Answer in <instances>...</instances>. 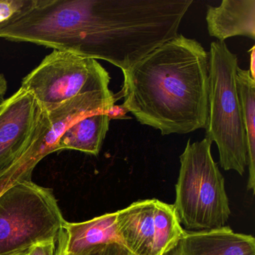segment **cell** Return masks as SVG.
<instances>
[{
	"label": "cell",
	"instance_id": "cell-1",
	"mask_svg": "<svg viewBox=\"0 0 255 255\" xmlns=\"http://www.w3.org/2000/svg\"><path fill=\"white\" fill-rule=\"evenodd\" d=\"M210 56L201 43L177 35L123 71L119 95L141 125L162 135L206 129Z\"/></svg>",
	"mask_w": 255,
	"mask_h": 255
},
{
	"label": "cell",
	"instance_id": "cell-2",
	"mask_svg": "<svg viewBox=\"0 0 255 255\" xmlns=\"http://www.w3.org/2000/svg\"><path fill=\"white\" fill-rule=\"evenodd\" d=\"M212 141L188 140L180 156V168L173 204L180 225L189 231L226 226L231 216L225 178L211 153Z\"/></svg>",
	"mask_w": 255,
	"mask_h": 255
},
{
	"label": "cell",
	"instance_id": "cell-3",
	"mask_svg": "<svg viewBox=\"0 0 255 255\" xmlns=\"http://www.w3.org/2000/svg\"><path fill=\"white\" fill-rule=\"evenodd\" d=\"M209 56V116L205 138L217 145L223 169L243 175L248 166V153L237 86L238 59L220 41L211 43Z\"/></svg>",
	"mask_w": 255,
	"mask_h": 255
},
{
	"label": "cell",
	"instance_id": "cell-4",
	"mask_svg": "<svg viewBox=\"0 0 255 255\" xmlns=\"http://www.w3.org/2000/svg\"><path fill=\"white\" fill-rule=\"evenodd\" d=\"M67 221L53 190L31 180L0 195V255L28 252L40 242L57 241Z\"/></svg>",
	"mask_w": 255,
	"mask_h": 255
},
{
	"label": "cell",
	"instance_id": "cell-5",
	"mask_svg": "<svg viewBox=\"0 0 255 255\" xmlns=\"http://www.w3.org/2000/svg\"><path fill=\"white\" fill-rule=\"evenodd\" d=\"M110 76L93 59L53 50L24 77L20 89L49 110L79 95L109 87Z\"/></svg>",
	"mask_w": 255,
	"mask_h": 255
},
{
	"label": "cell",
	"instance_id": "cell-6",
	"mask_svg": "<svg viewBox=\"0 0 255 255\" xmlns=\"http://www.w3.org/2000/svg\"><path fill=\"white\" fill-rule=\"evenodd\" d=\"M122 244L135 255H164L183 237L174 206L159 200H138L116 212Z\"/></svg>",
	"mask_w": 255,
	"mask_h": 255
},
{
	"label": "cell",
	"instance_id": "cell-7",
	"mask_svg": "<svg viewBox=\"0 0 255 255\" xmlns=\"http://www.w3.org/2000/svg\"><path fill=\"white\" fill-rule=\"evenodd\" d=\"M43 113L33 95L22 89L0 104V173L28 150Z\"/></svg>",
	"mask_w": 255,
	"mask_h": 255
},
{
	"label": "cell",
	"instance_id": "cell-8",
	"mask_svg": "<svg viewBox=\"0 0 255 255\" xmlns=\"http://www.w3.org/2000/svg\"><path fill=\"white\" fill-rule=\"evenodd\" d=\"M164 255H255V239L235 233L228 226L212 231H186Z\"/></svg>",
	"mask_w": 255,
	"mask_h": 255
},
{
	"label": "cell",
	"instance_id": "cell-9",
	"mask_svg": "<svg viewBox=\"0 0 255 255\" xmlns=\"http://www.w3.org/2000/svg\"><path fill=\"white\" fill-rule=\"evenodd\" d=\"M209 35L220 42L232 37L255 40V0H223L206 13Z\"/></svg>",
	"mask_w": 255,
	"mask_h": 255
},
{
	"label": "cell",
	"instance_id": "cell-10",
	"mask_svg": "<svg viewBox=\"0 0 255 255\" xmlns=\"http://www.w3.org/2000/svg\"><path fill=\"white\" fill-rule=\"evenodd\" d=\"M116 220V212H114L86 222H66L64 229L66 234L67 255H83L93 248L110 243L123 245Z\"/></svg>",
	"mask_w": 255,
	"mask_h": 255
},
{
	"label": "cell",
	"instance_id": "cell-11",
	"mask_svg": "<svg viewBox=\"0 0 255 255\" xmlns=\"http://www.w3.org/2000/svg\"><path fill=\"white\" fill-rule=\"evenodd\" d=\"M107 112H94L71 124L59 138L58 151L79 150L98 156L110 128Z\"/></svg>",
	"mask_w": 255,
	"mask_h": 255
},
{
	"label": "cell",
	"instance_id": "cell-12",
	"mask_svg": "<svg viewBox=\"0 0 255 255\" xmlns=\"http://www.w3.org/2000/svg\"><path fill=\"white\" fill-rule=\"evenodd\" d=\"M237 86L243 110L249 176L248 190H255V80L249 70L237 69Z\"/></svg>",
	"mask_w": 255,
	"mask_h": 255
},
{
	"label": "cell",
	"instance_id": "cell-13",
	"mask_svg": "<svg viewBox=\"0 0 255 255\" xmlns=\"http://www.w3.org/2000/svg\"><path fill=\"white\" fill-rule=\"evenodd\" d=\"M40 0H0V31L26 15Z\"/></svg>",
	"mask_w": 255,
	"mask_h": 255
},
{
	"label": "cell",
	"instance_id": "cell-14",
	"mask_svg": "<svg viewBox=\"0 0 255 255\" xmlns=\"http://www.w3.org/2000/svg\"><path fill=\"white\" fill-rule=\"evenodd\" d=\"M33 169L18 160L3 172L0 173V195L11 185L23 180H31Z\"/></svg>",
	"mask_w": 255,
	"mask_h": 255
},
{
	"label": "cell",
	"instance_id": "cell-15",
	"mask_svg": "<svg viewBox=\"0 0 255 255\" xmlns=\"http://www.w3.org/2000/svg\"><path fill=\"white\" fill-rule=\"evenodd\" d=\"M83 255H135L125 246L119 243H110L93 248Z\"/></svg>",
	"mask_w": 255,
	"mask_h": 255
},
{
	"label": "cell",
	"instance_id": "cell-16",
	"mask_svg": "<svg viewBox=\"0 0 255 255\" xmlns=\"http://www.w3.org/2000/svg\"><path fill=\"white\" fill-rule=\"evenodd\" d=\"M56 240L40 242L29 249V255H56Z\"/></svg>",
	"mask_w": 255,
	"mask_h": 255
},
{
	"label": "cell",
	"instance_id": "cell-17",
	"mask_svg": "<svg viewBox=\"0 0 255 255\" xmlns=\"http://www.w3.org/2000/svg\"><path fill=\"white\" fill-rule=\"evenodd\" d=\"M129 113L126 107L122 105H113L107 112L110 120H122V119H129L127 116V113Z\"/></svg>",
	"mask_w": 255,
	"mask_h": 255
},
{
	"label": "cell",
	"instance_id": "cell-18",
	"mask_svg": "<svg viewBox=\"0 0 255 255\" xmlns=\"http://www.w3.org/2000/svg\"><path fill=\"white\" fill-rule=\"evenodd\" d=\"M56 255H67L66 253V234L65 229L61 231L57 240Z\"/></svg>",
	"mask_w": 255,
	"mask_h": 255
},
{
	"label": "cell",
	"instance_id": "cell-19",
	"mask_svg": "<svg viewBox=\"0 0 255 255\" xmlns=\"http://www.w3.org/2000/svg\"><path fill=\"white\" fill-rule=\"evenodd\" d=\"M8 89L6 80L2 74H0V104L5 101V95Z\"/></svg>",
	"mask_w": 255,
	"mask_h": 255
},
{
	"label": "cell",
	"instance_id": "cell-20",
	"mask_svg": "<svg viewBox=\"0 0 255 255\" xmlns=\"http://www.w3.org/2000/svg\"><path fill=\"white\" fill-rule=\"evenodd\" d=\"M249 52L251 53V65L249 71H250L251 76H252V78L255 80V46L252 47V50H249Z\"/></svg>",
	"mask_w": 255,
	"mask_h": 255
},
{
	"label": "cell",
	"instance_id": "cell-21",
	"mask_svg": "<svg viewBox=\"0 0 255 255\" xmlns=\"http://www.w3.org/2000/svg\"><path fill=\"white\" fill-rule=\"evenodd\" d=\"M28 253H29V251H28V252H23V253L16 254V255H28Z\"/></svg>",
	"mask_w": 255,
	"mask_h": 255
}]
</instances>
